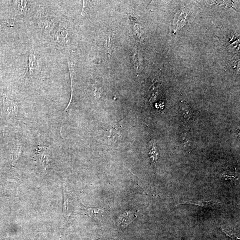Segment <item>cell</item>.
<instances>
[{"mask_svg":"<svg viewBox=\"0 0 240 240\" xmlns=\"http://www.w3.org/2000/svg\"><path fill=\"white\" fill-rule=\"evenodd\" d=\"M68 33L65 29H60L55 35V39L59 44L66 42Z\"/></svg>","mask_w":240,"mask_h":240,"instance_id":"cell-5","label":"cell"},{"mask_svg":"<svg viewBox=\"0 0 240 240\" xmlns=\"http://www.w3.org/2000/svg\"><path fill=\"white\" fill-rule=\"evenodd\" d=\"M133 62L135 67L136 68H138V57L136 55H134L133 56Z\"/></svg>","mask_w":240,"mask_h":240,"instance_id":"cell-15","label":"cell"},{"mask_svg":"<svg viewBox=\"0 0 240 240\" xmlns=\"http://www.w3.org/2000/svg\"><path fill=\"white\" fill-rule=\"evenodd\" d=\"M105 47L106 53L108 54V56L110 57L113 49V43H112V41H111V37L110 35L108 36L107 39L105 41Z\"/></svg>","mask_w":240,"mask_h":240,"instance_id":"cell-9","label":"cell"},{"mask_svg":"<svg viewBox=\"0 0 240 240\" xmlns=\"http://www.w3.org/2000/svg\"><path fill=\"white\" fill-rule=\"evenodd\" d=\"M3 136V133L2 131H0V138H2Z\"/></svg>","mask_w":240,"mask_h":240,"instance_id":"cell-16","label":"cell"},{"mask_svg":"<svg viewBox=\"0 0 240 240\" xmlns=\"http://www.w3.org/2000/svg\"><path fill=\"white\" fill-rule=\"evenodd\" d=\"M219 203L217 202L214 201H208V202H185L183 203H180L178 204V205L182 204H188L194 205H198V206H200L202 207H208V206H212L214 205L218 204Z\"/></svg>","mask_w":240,"mask_h":240,"instance_id":"cell-7","label":"cell"},{"mask_svg":"<svg viewBox=\"0 0 240 240\" xmlns=\"http://www.w3.org/2000/svg\"><path fill=\"white\" fill-rule=\"evenodd\" d=\"M181 103V109L184 118L188 120L192 118L193 113L190 106L185 101H182Z\"/></svg>","mask_w":240,"mask_h":240,"instance_id":"cell-4","label":"cell"},{"mask_svg":"<svg viewBox=\"0 0 240 240\" xmlns=\"http://www.w3.org/2000/svg\"><path fill=\"white\" fill-rule=\"evenodd\" d=\"M5 109L8 114L16 111V107L14 104L9 100H5L4 101Z\"/></svg>","mask_w":240,"mask_h":240,"instance_id":"cell-8","label":"cell"},{"mask_svg":"<svg viewBox=\"0 0 240 240\" xmlns=\"http://www.w3.org/2000/svg\"><path fill=\"white\" fill-rule=\"evenodd\" d=\"M63 193V212L65 214H66L68 212V210L69 203H68V198L66 194L65 193L64 191Z\"/></svg>","mask_w":240,"mask_h":240,"instance_id":"cell-12","label":"cell"},{"mask_svg":"<svg viewBox=\"0 0 240 240\" xmlns=\"http://www.w3.org/2000/svg\"><path fill=\"white\" fill-rule=\"evenodd\" d=\"M150 149L148 153V157L152 161V163L156 165L157 161L159 157V154L158 152L156 142L154 140H151L149 143Z\"/></svg>","mask_w":240,"mask_h":240,"instance_id":"cell-3","label":"cell"},{"mask_svg":"<svg viewBox=\"0 0 240 240\" xmlns=\"http://www.w3.org/2000/svg\"><path fill=\"white\" fill-rule=\"evenodd\" d=\"M103 94V90L101 87L96 88L94 91V95L96 99L99 100L102 97Z\"/></svg>","mask_w":240,"mask_h":240,"instance_id":"cell-13","label":"cell"},{"mask_svg":"<svg viewBox=\"0 0 240 240\" xmlns=\"http://www.w3.org/2000/svg\"><path fill=\"white\" fill-rule=\"evenodd\" d=\"M37 67L38 66L35 55L33 53H31L29 55L28 59V68L30 74H33L35 70H37Z\"/></svg>","mask_w":240,"mask_h":240,"instance_id":"cell-6","label":"cell"},{"mask_svg":"<svg viewBox=\"0 0 240 240\" xmlns=\"http://www.w3.org/2000/svg\"><path fill=\"white\" fill-rule=\"evenodd\" d=\"M135 213L130 211L125 212L120 218V226L122 228H125L130 224L135 218Z\"/></svg>","mask_w":240,"mask_h":240,"instance_id":"cell-2","label":"cell"},{"mask_svg":"<svg viewBox=\"0 0 240 240\" xmlns=\"http://www.w3.org/2000/svg\"><path fill=\"white\" fill-rule=\"evenodd\" d=\"M52 25L51 22L48 19H42L40 21L39 26L42 29L44 30H48L51 27Z\"/></svg>","mask_w":240,"mask_h":240,"instance_id":"cell-10","label":"cell"},{"mask_svg":"<svg viewBox=\"0 0 240 240\" xmlns=\"http://www.w3.org/2000/svg\"><path fill=\"white\" fill-rule=\"evenodd\" d=\"M83 206V208L85 210V213L89 217L93 218L94 219L101 221L105 217L106 214V210L104 208H88Z\"/></svg>","mask_w":240,"mask_h":240,"instance_id":"cell-1","label":"cell"},{"mask_svg":"<svg viewBox=\"0 0 240 240\" xmlns=\"http://www.w3.org/2000/svg\"><path fill=\"white\" fill-rule=\"evenodd\" d=\"M21 153V147L20 146H16L13 150V163L14 164L19 157Z\"/></svg>","mask_w":240,"mask_h":240,"instance_id":"cell-11","label":"cell"},{"mask_svg":"<svg viewBox=\"0 0 240 240\" xmlns=\"http://www.w3.org/2000/svg\"><path fill=\"white\" fill-rule=\"evenodd\" d=\"M21 2L19 3L20 9L22 10H24L26 9L25 8L27 7L26 5H27V2H25V1H22V2Z\"/></svg>","mask_w":240,"mask_h":240,"instance_id":"cell-14","label":"cell"}]
</instances>
